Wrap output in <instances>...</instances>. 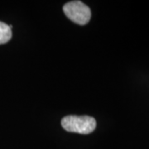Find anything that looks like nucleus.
Listing matches in <instances>:
<instances>
[{
  "instance_id": "nucleus-1",
  "label": "nucleus",
  "mask_w": 149,
  "mask_h": 149,
  "mask_svg": "<svg viewBox=\"0 0 149 149\" xmlns=\"http://www.w3.org/2000/svg\"><path fill=\"white\" fill-rule=\"evenodd\" d=\"M61 126L65 131L70 133L89 134L95 131L96 120L91 116L68 115L61 119Z\"/></svg>"
},
{
  "instance_id": "nucleus-2",
  "label": "nucleus",
  "mask_w": 149,
  "mask_h": 149,
  "mask_svg": "<svg viewBox=\"0 0 149 149\" xmlns=\"http://www.w3.org/2000/svg\"><path fill=\"white\" fill-rule=\"evenodd\" d=\"M65 16L70 20L79 25H85L91 20V12L90 8L80 1H71L63 6Z\"/></svg>"
},
{
  "instance_id": "nucleus-3",
  "label": "nucleus",
  "mask_w": 149,
  "mask_h": 149,
  "mask_svg": "<svg viewBox=\"0 0 149 149\" xmlns=\"http://www.w3.org/2000/svg\"><path fill=\"white\" fill-rule=\"evenodd\" d=\"M12 37V31L8 24L0 22V45L7 43Z\"/></svg>"
}]
</instances>
